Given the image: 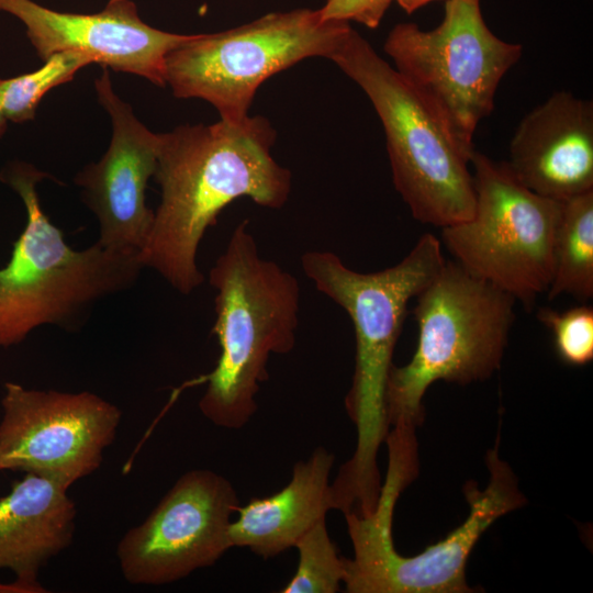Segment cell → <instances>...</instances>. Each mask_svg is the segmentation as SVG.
Returning a JSON list of instances; mask_svg holds the SVG:
<instances>
[{"mask_svg":"<svg viewBox=\"0 0 593 593\" xmlns=\"http://www.w3.org/2000/svg\"><path fill=\"white\" fill-rule=\"evenodd\" d=\"M276 136L261 115L159 133L154 177L161 195L139 253L142 265L181 294L199 288L204 281L197 264L199 246L230 203L248 198L273 210L287 203L291 172L272 156Z\"/></svg>","mask_w":593,"mask_h":593,"instance_id":"cell-1","label":"cell"},{"mask_svg":"<svg viewBox=\"0 0 593 593\" xmlns=\"http://www.w3.org/2000/svg\"><path fill=\"white\" fill-rule=\"evenodd\" d=\"M445 262L441 243L430 233L422 235L400 262L374 272L353 270L332 251L301 256L304 275L346 311L355 329V371L345 407L356 426L357 444L332 482L334 499L344 510L368 512L378 502V454L390 432L385 389L394 348L409 302Z\"/></svg>","mask_w":593,"mask_h":593,"instance_id":"cell-2","label":"cell"},{"mask_svg":"<svg viewBox=\"0 0 593 593\" xmlns=\"http://www.w3.org/2000/svg\"><path fill=\"white\" fill-rule=\"evenodd\" d=\"M215 290L212 333L220 356L199 401L214 425L239 429L257 411L256 396L268 379L270 355L290 353L296 340L300 283L260 256L248 221L233 231L209 273Z\"/></svg>","mask_w":593,"mask_h":593,"instance_id":"cell-3","label":"cell"},{"mask_svg":"<svg viewBox=\"0 0 593 593\" xmlns=\"http://www.w3.org/2000/svg\"><path fill=\"white\" fill-rule=\"evenodd\" d=\"M48 177L25 161L10 163L0 172L26 211L25 227L0 268V347L22 343L42 325L76 329L98 302L132 287L144 268L139 255L97 242L71 248L41 205L36 184Z\"/></svg>","mask_w":593,"mask_h":593,"instance_id":"cell-4","label":"cell"},{"mask_svg":"<svg viewBox=\"0 0 593 593\" xmlns=\"http://www.w3.org/2000/svg\"><path fill=\"white\" fill-rule=\"evenodd\" d=\"M417 345L404 366H392L385 389L390 426L417 427L423 398L436 381L469 384L501 366L515 318V299L446 260L416 295Z\"/></svg>","mask_w":593,"mask_h":593,"instance_id":"cell-5","label":"cell"},{"mask_svg":"<svg viewBox=\"0 0 593 593\" xmlns=\"http://www.w3.org/2000/svg\"><path fill=\"white\" fill-rule=\"evenodd\" d=\"M329 60L369 98L385 135L396 191L421 223L469 220L475 203L470 157L399 72L353 26Z\"/></svg>","mask_w":593,"mask_h":593,"instance_id":"cell-6","label":"cell"},{"mask_svg":"<svg viewBox=\"0 0 593 593\" xmlns=\"http://www.w3.org/2000/svg\"><path fill=\"white\" fill-rule=\"evenodd\" d=\"M490 479L481 491L465 485L470 506L465 522L445 538L413 557L401 556L392 537L393 513L406 488L405 478L388 472L378 503L366 516L345 515L354 557L345 558L344 586L348 593H468V558L486 529L526 499L512 468L499 456V438L486 454Z\"/></svg>","mask_w":593,"mask_h":593,"instance_id":"cell-7","label":"cell"},{"mask_svg":"<svg viewBox=\"0 0 593 593\" xmlns=\"http://www.w3.org/2000/svg\"><path fill=\"white\" fill-rule=\"evenodd\" d=\"M350 27L324 21L318 9L299 8L192 34L168 54L166 86L176 98L206 101L221 120L238 123L267 79L307 58L329 59Z\"/></svg>","mask_w":593,"mask_h":593,"instance_id":"cell-8","label":"cell"},{"mask_svg":"<svg viewBox=\"0 0 593 593\" xmlns=\"http://www.w3.org/2000/svg\"><path fill=\"white\" fill-rule=\"evenodd\" d=\"M384 53L450 136L472 154L481 120L494 108L504 75L519 60V44L497 37L486 25L480 0H447L433 30L413 22L395 24Z\"/></svg>","mask_w":593,"mask_h":593,"instance_id":"cell-9","label":"cell"},{"mask_svg":"<svg viewBox=\"0 0 593 593\" xmlns=\"http://www.w3.org/2000/svg\"><path fill=\"white\" fill-rule=\"evenodd\" d=\"M470 165L472 216L443 227L441 242L463 269L530 310L552 278L562 202L526 188L506 161L473 150Z\"/></svg>","mask_w":593,"mask_h":593,"instance_id":"cell-10","label":"cell"},{"mask_svg":"<svg viewBox=\"0 0 593 593\" xmlns=\"http://www.w3.org/2000/svg\"><path fill=\"white\" fill-rule=\"evenodd\" d=\"M0 470L24 471L69 489L93 473L118 432L121 410L96 393L4 384Z\"/></svg>","mask_w":593,"mask_h":593,"instance_id":"cell-11","label":"cell"},{"mask_svg":"<svg viewBox=\"0 0 593 593\" xmlns=\"http://www.w3.org/2000/svg\"><path fill=\"white\" fill-rule=\"evenodd\" d=\"M237 492L208 469L183 473L146 519L120 539L116 556L124 579L163 585L214 564L230 548Z\"/></svg>","mask_w":593,"mask_h":593,"instance_id":"cell-12","label":"cell"},{"mask_svg":"<svg viewBox=\"0 0 593 593\" xmlns=\"http://www.w3.org/2000/svg\"><path fill=\"white\" fill-rule=\"evenodd\" d=\"M94 89L110 118L112 136L103 156L79 170L74 182L97 217V243L110 250L139 255L154 220L146 189L157 167L159 133L145 126L115 93L108 68L102 67Z\"/></svg>","mask_w":593,"mask_h":593,"instance_id":"cell-13","label":"cell"},{"mask_svg":"<svg viewBox=\"0 0 593 593\" xmlns=\"http://www.w3.org/2000/svg\"><path fill=\"white\" fill-rule=\"evenodd\" d=\"M0 11L20 20L37 56L75 52L115 71L166 87V58L192 34L163 31L142 20L132 0H109L96 13H71L33 0H0Z\"/></svg>","mask_w":593,"mask_h":593,"instance_id":"cell-14","label":"cell"},{"mask_svg":"<svg viewBox=\"0 0 593 593\" xmlns=\"http://www.w3.org/2000/svg\"><path fill=\"white\" fill-rule=\"evenodd\" d=\"M533 192L563 202L593 191V103L557 91L529 111L510 143L506 161Z\"/></svg>","mask_w":593,"mask_h":593,"instance_id":"cell-15","label":"cell"},{"mask_svg":"<svg viewBox=\"0 0 593 593\" xmlns=\"http://www.w3.org/2000/svg\"><path fill=\"white\" fill-rule=\"evenodd\" d=\"M335 456L317 447L298 461L289 483L278 492L238 506L230 526L232 547L248 548L264 559L294 547L298 539L334 510L331 471Z\"/></svg>","mask_w":593,"mask_h":593,"instance_id":"cell-16","label":"cell"},{"mask_svg":"<svg viewBox=\"0 0 593 593\" xmlns=\"http://www.w3.org/2000/svg\"><path fill=\"white\" fill-rule=\"evenodd\" d=\"M67 491L26 473L0 499V570L37 582L41 568L71 544L77 510Z\"/></svg>","mask_w":593,"mask_h":593,"instance_id":"cell-17","label":"cell"},{"mask_svg":"<svg viewBox=\"0 0 593 593\" xmlns=\"http://www.w3.org/2000/svg\"><path fill=\"white\" fill-rule=\"evenodd\" d=\"M569 294L580 302L593 296V191L562 202L549 300Z\"/></svg>","mask_w":593,"mask_h":593,"instance_id":"cell-18","label":"cell"},{"mask_svg":"<svg viewBox=\"0 0 593 593\" xmlns=\"http://www.w3.org/2000/svg\"><path fill=\"white\" fill-rule=\"evenodd\" d=\"M44 61L32 72L0 78V111L7 121L24 123L33 120L37 105L49 90L71 81L81 68L93 64L75 52L57 53Z\"/></svg>","mask_w":593,"mask_h":593,"instance_id":"cell-19","label":"cell"},{"mask_svg":"<svg viewBox=\"0 0 593 593\" xmlns=\"http://www.w3.org/2000/svg\"><path fill=\"white\" fill-rule=\"evenodd\" d=\"M299 562L281 593H335L345 577V558L329 537L326 518L320 519L295 542Z\"/></svg>","mask_w":593,"mask_h":593,"instance_id":"cell-20","label":"cell"},{"mask_svg":"<svg viewBox=\"0 0 593 593\" xmlns=\"http://www.w3.org/2000/svg\"><path fill=\"white\" fill-rule=\"evenodd\" d=\"M537 318L553 335L559 358L571 366H584L593 359V307L586 304L564 311L541 307Z\"/></svg>","mask_w":593,"mask_h":593,"instance_id":"cell-21","label":"cell"},{"mask_svg":"<svg viewBox=\"0 0 593 593\" xmlns=\"http://www.w3.org/2000/svg\"><path fill=\"white\" fill-rule=\"evenodd\" d=\"M393 0H325L318 9L324 21L357 22L377 29Z\"/></svg>","mask_w":593,"mask_h":593,"instance_id":"cell-22","label":"cell"},{"mask_svg":"<svg viewBox=\"0 0 593 593\" xmlns=\"http://www.w3.org/2000/svg\"><path fill=\"white\" fill-rule=\"evenodd\" d=\"M47 590L38 582H26L15 579L11 583L0 582V593H46Z\"/></svg>","mask_w":593,"mask_h":593,"instance_id":"cell-23","label":"cell"},{"mask_svg":"<svg viewBox=\"0 0 593 593\" xmlns=\"http://www.w3.org/2000/svg\"><path fill=\"white\" fill-rule=\"evenodd\" d=\"M393 1H395L399 4V7L402 10H404L407 14H412L419 8L435 0H393ZM463 1H475V0H463Z\"/></svg>","mask_w":593,"mask_h":593,"instance_id":"cell-24","label":"cell"},{"mask_svg":"<svg viewBox=\"0 0 593 593\" xmlns=\"http://www.w3.org/2000/svg\"><path fill=\"white\" fill-rule=\"evenodd\" d=\"M7 123H8L7 119L3 116V114L0 111V138L2 137V135L4 134L7 130Z\"/></svg>","mask_w":593,"mask_h":593,"instance_id":"cell-25","label":"cell"}]
</instances>
